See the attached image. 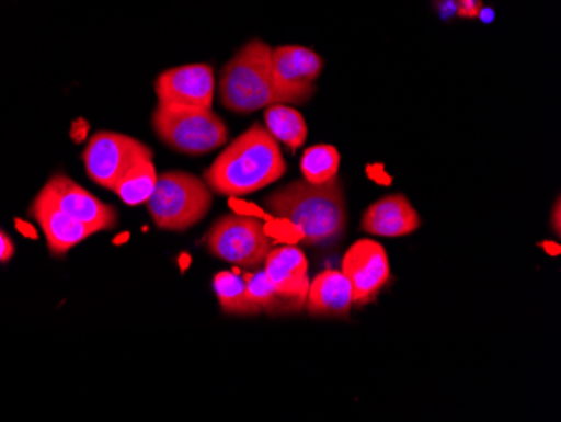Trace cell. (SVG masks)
I'll return each mask as SVG.
<instances>
[{"mask_svg": "<svg viewBox=\"0 0 561 422\" xmlns=\"http://www.w3.org/2000/svg\"><path fill=\"white\" fill-rule=\"evenodd\" d=\"M15 246L11 236L0 229V263H9L14 258Z\"/></svg>", "mask_w": 561, "mask_h": 422, "instance_id": "23", "label": "cell"}, {"mask_svg": "<svg viewBox=\"0 0 561 422\" xmlns=\"http://www.w3.org/2000/svg\"><path fill=\"white\" fill-rule=\"evenodd\" d=\"M128 239H130V232L123 231L122 235H118V236H116L115 239H113V244H115V246L126 244V242H128Z\"/></svg>", "mask_w": 561, "mask_h": 422, "instance_id": "26", "label": "cell"}, {"mask_svg": "<svg viewBox=\"0 0 561 422\" xmlns=\"http://www.w3.org/2000/svg\"><path fill=\"white\" fill-rule=\"evenodd\" d=\"M561 206H560V198H558L557 204H554L553 207V214H551V225H553L554 232H557L558 236H560V229H561Z\"/></svg>", "mask_w": 561, "mask_h": 422, "instance_id": "25", "label": "cell"}, {"mask_svg": "<svg viewBox=\"0 0 561 422\" xmlns=\"http://www.w3.org/2000/svg\"><path fill=\"white\" fill-rule=\"evenodd\" d=\"M286 169L279 144L266 127L256 123L229 144L204 178L216 194L242 197L279 181Z\"/></svg>", "mask_w": 561, "mask_h": 422, "instance_id": "2", "label": "cell"}, {"mask_svg": "<svg viewBox=\"0 0 561 422\" xmlns=\"http://www.w3.org/2000/svg\"><path fill=\"white\" fill-rule=\"evenodd\" d=\"M264 273L279 292L306 301L310 289L308 260L296 246H280L271 250L264 260Z\"/></svg>", "mask_w": 561, "mask_h": 422, "instance_id": "14", "label": "cell"}, {"mask_svg": "<svg viewBox=\"0 0 561 422\" xmlns=\"http://www.w3.org/2000/svg\"><path fill=\"white\" fill-rule=\"evenodd\" d=\"M41 192L62 213L90 226L96 232L108 231L116 226V210L108 204L101 203L100 198L76 184L68 175H53Z\"/></svg>", "mask_w": 561, "mask_h": 422, "instance_id": "11", "label": "cell"}, {"mask_svg": "<svg viewBox=\"0 0 561 422\" xmlns=\"http://www.w3.org/2000/svg\"><path fill=\"white\" fill-rule=\"evenodd\" d=\"M276 87L288 96L293 105L308 102L314 94V81L323 71L320 55L302 46H279L271 56Z\"/></svg>", "mask_w": 561, "mask_h": 422, "instance_id": "9", "label": "cell"}, {"mask_svg": "<svg viewBox=\"0 0 561 422\" xmlns=\"http://www.w3.org/2000/svg\"><path fill=\"white\" fill-rule=\"evenodd\" d=\"M271 216L291 223L306 246H331L346 231V201L339 178L324 184L296 181L266 198Z\"/></svg>", "mask_w": 561, "mask_h": 422, "instance_id": "1", "label": "cell"}, {"mask_svg": "<svg viewBox=\"0 0 561 422\" xmlns=\"http://www.w3.org/2000/svg\"><path fill=\"white\" fill-rule=\"evenodd\" d=\"M229 206L236 214H242V216H254L260 217V219L263 217L264 220L273 219L271 214L264 213L256 204L244 203V201H239L238 197H229Z\"/></svg>", "mask_w": 561, "mask_h": 422, "instance_id": "22", "label": "cell"}, {"mask_svg": "<svg viewBox=\"0 0 561 422\" xmlns=\"http://www.w3.org/2000/svg\"><path fill=\"white\" fill-rule=\"evenodd\" d=\"M248 285L249 293H251L252 300L256 301L261 311L267 315H288L299 313L305 308L306 301L293 298V296L285 295L279 292L276 286L271 283L264 271H256V273H249L244 271L241 273Z\"/></svg>", "mask_w": 561, "mask_h": 422, "instance_id": "16", "label": "cell"}, {"mask_svg": "<svg viewBox=\"0 0 561 422\" xmlns=\"http://www.w3.org/2000/svg\"><path fill=\"white\" fill-rule=\"evenodd\" d=\"M30 213L39 223L53 256H65L76 244H80L90 236L96 235V231L90 226L83 225L80 220L72 219L71 216L62 213L58 206L50 203L43 192H39L37 197L34 198Z\"/></svg>", "mask_w": 561, "mask_h": 422, "instance_id": "12", "label": "cell"}, {"mask_svg": "<svg viewBox=\"0 0 561 422\" xmlns=\"http://www.w3.org/2000/svg\"><path fill=\"white\" fill-rule=\"evenodd\" d=\"M14 225L15 229H18L22 236H25V238L37 239V236H39V232L36 231V228H34L33 225H30L27 220H22L18 217V219H14Z\"/></svg>", "mask_w": 561, "mask_h": 422, "instance_id": "24", "label": "cell"}, {"mask_svg": "<svg viewBox=\"0 0 561 422\" xmlns=\"http://www.w3.org/2000/svg\"><path fill=\"white\" fill-rule=\"evenodd\" d=\"M271 56L270 44L252 39L224 66L219 98L227 110L248 115L277 103L289 105L288 96L274 83Z\"/></svg>", "mask_w": 561, "mask_h": 422, "instance_id": "3", "label": "cell"}, {"mask_svg": "<svg viewBox=\"0 0 561 422\" xmlns=\"http://www.w3.org/2000/svg\"><path fill=\"white\" fill-rule=\"evenodd\" d=\"M264 122L274 140L285 144L289 150H298L308 138V127L301 113L283 103L267 106Z\"/></svg>", "mask_w": 561, "mask_h": 422, "instance_id": "18", "label": "cell"}, {"mask_svg": "<svg viewBox=\"0 0 561 422\" xmlns=\"http://www.w3.org/2000/svg\"><path fill=\"white\" fill-rule=\"evenodd\" d=\"M305 307L313 317H346L353 307L352 285L342 271H323L310 283Z\"/></svg>", "mask_w": 561, "mask_h": 422, "instance_id": "15", "label": "cell"}, {"mask_svg": "<svg viewBox=\"0 0 561 422\" xmlns=\"http://www.w3.org/2000/svg\"><path fill=\"white\" fill-rule=\"evenodd\" d=\"M151 127L175 152L202 156L226 145L229 138L226 123L213 109L191 106H157Z\"/></svg>", "mask_w": 561, "mask_h": 422, "instance_id": "5", "label": "cell"}, {"mask_svg": "<svg viewBox=\"0 0 561 422\" xmlns=\"http://www.w3.org/2000/svg\"><path fill=\"white\" fill-rule=\"evenodd\" d=\"M157 179H159V173H157L153 159H145L123 175L113 192L122 198L126 206H140L150 198L151 192L156 189Z\"/></svg>", "mask_w": 561, "mask_h": 422, "instance_id": "19", "label": "cell"}, {"mask_svg": "<svg viewBox=\"0 0 561 422\" xmlns=\"http://www.w3.org/2000/svg\"><path fill=\"white\" fill-rule=\"evenodd\" d=\"M214 292H216L217 300L220 308L227 315H260L261 308L256 301L252 300L248 285L241 276V271H220L214 276Z\"/></svg>", "mask_w": 561, "mask_h": 422, "instance_id": "17", "label": "cell"}, {"mask_svg": "<svg viewBox=\"0 0 561 422\" xmlns=\"http://www.w3.org/2000/svg\"><path fill=\"white\" fill-rule=\"evenodd\" d=\"M421 228L419 216L411 201L403 194L386 195L368 206L362 217V229L381 238H402Z\"/></svg>", "mask_w": 561, "mask_h": 422, "instance_id": "13", "label": "cell"}, {"mask_svg": "<svg viewBox=\"0 0 561 422\" xmlns=\"http://www.w3.org/2000/svg\"><path fill=\"white\" fill-rule=\"evenodd\" d=\"M213 256L245 270H257L273 250L260 217L227 214L214 223L206 236Z\"/></svg>", "mask_w": 561, "mask_h": 422, "instance_id": "6", "label": "cell"}, {"mask_svg": "<svg viewBox=\"0 0 561 422\" xmlns=\"http://www.w3.org/2000/svg\"><path fill=\"white\" fill-rule=\"evenodd\" d=\"M159 105L213 109L216 78L213 66L185 65L167 69L157 78Z\"/></svg>", "mask_w": 561, "mask_h": 422, "instance_id": "10", "label": "cell"}, {"mask_svg": "<svg viewBox=\"0 0 561 422\" xmlns=\"http://www.w3.org/2000/svg\"><path fill=\"white\" fill-rule=\"evenodd\" d=\"M302 181L310 184H324L339 178L340 152L331 145H314L305 150L301 157Z\"/></svg>", "mask_w": 561, "mask_h": 422, "instance_id": "20", "label": "cell"}, {"mask_svg": "<svg viewBox=\"0 0 561 422\" xmlns=\"http://www.w3.org/2000/svg\"><path fill=\"white\" fill-rule=\"evenodd\" d=\"M145 159H153L148 145L130 135L98 132L88 141L83 152L88 178L100 187L113 191L131 167Z\"/></svg>", "mask_w": 561, "mask_h": 422, "instance_id": "7", "label": "cell"}, {"mask_svg": "<svg viewBox=\"0 0 561 422\" xmlns=\"http://www.w3.org/2000/svg\"><path fill=\"white\" fill-rule=\"evenodd\" d=\"M187 264H191V256H187V254H182V256H181L182 270H185V267H187Z\"/></svg>", "mask_w": 561, "mask_h": 422, "instance_id": "27", "label": "cell"}, {"mask_svg": "<svg viewBox=\"0 0 561 422\" xmlns=\"http://www.w3.org/2000/svg\"><path fill=\"white\" fill-rule=\"evenodd\" d=\"M264 231L270 236L271 239L283 242V244H296L301 241L302 235L285 219H271L267 220V225H264Z\"/></svg>", "mask_w": 561, "mask_h": 422, "instance_id": "21", "label": "cell"}, {"mask_svg": "<svg viewBox=\"0 0 561 422\" xmlns=\"http://www.w3.org/2000/svg\"><path fill=\"white\" fill-rule=\"evenodd\" d=\"M213 206V191L194 173L163 172L147 201L151 219L163 231H187L201 223Z\"/></svg>", "mask_w": 561, "mask_h": 422, "instance_id": "4", "label": "cell"}, {"mask_svg": "<svg viewBox=\"0 0 561 422\" xmlns=\"http://www.w3.org/2000/svg\"><path fill=\"white\" fill-rule=\"evenodd\" d=\"M342 273L352 285L353 305L370 304L389 283V254L377 241L360 239L343 256Z\"/></svg>", "mask_w": 561, "mask_h": 422, "instance_id": "8", "label": "cell"}]
</instances>
